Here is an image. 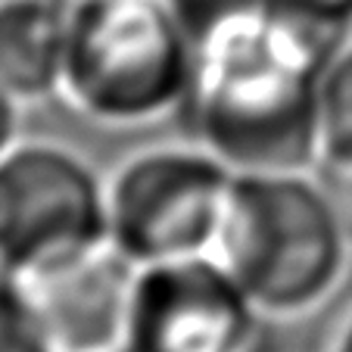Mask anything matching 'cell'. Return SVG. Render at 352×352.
Returning <instances> with one entry per match:
<instances>
[{
	"mask_svg": "<svg viewBox=\"0 0 352 352\" xmlns=\"http://www.w3.org/2000/svg\"><path fill=\"white\" fill-rule=\"evenodd\" d=\"M190 44L178 113L234 172H306L321 162L318 94L349 28L287 0H172Z\"/></svg>",
	"mask_w": 352,
	"mask_h": 352,
	"instance_id": "obj_1",
	"label": "cell"
},
{
	"mask_svg": "<svg viewBox=\"0 0 352 352\" xmlns=\"http://www.w3.org/2000/svg\"><path fill=\"white\" fill-rule=\"evenodd\" d=\"M346 231L318 178L237 172L212 256L268 315H296L333 290Z\"/></svg>",
	"mask_w": 352,
	"mask_h": 352,
	"instance_id": "obj_2",
	"label": "cell"
},
{
	"mask_svg": "<svg viewBox=\"0 0 352 352\" xmlns=\"http://www.w3.org/2000/svg\"><path fill=\"white\" fill-rule=\"evenodd\" d=\"M190 44L172 0H75L60 91L78 113L138 125L181 107Z\"/></svg>",
	"mask_w": 352,
	"mask_h": 352,
	"instance_id": "obj_3",
	"label": "cell"
},
{
	"mask_svg": "<svg viewBox=\"0 0 352 352\" xmlns=\"http://www.w3.org/2000/svg\"><path fill=\"white\" fill-rule=\"evenodd\" d=\"M234 168L209 150H153L107 187L109 240L140 268L215 250Z\"/></svg>",
	"mask_w": 352,
	"mask_h": 352,
	"instance_id": "obj_4",
	"label": "cell"
},
{
	"mask_svg": "<svg viewBox=\"0 0 352 352\" xmlns=\"http://www.w3.org/2000/svg\"><path fill=\"white\" fill-rule=\"evenodd\" d=\"M109 240L107 187L56 144H13L0 156V272L16 278Z\"/></svg>",
	"mask_w": 352,
	"mask_h": 352,
	"instance_id": "obj_5",
	"label": "cell"
},
{
	"mask_svg": "<svg viewBox=\"0 0 352 352\" xmlns=\"http://www.w3.org/2000/svg\"><path fill=\"white\" fill-rule=\"evenodd\" d=\"M125 352H274V331L206 253L140 268Z\"/></svg>",
	"mask_w": 352,
	"mask_h": 352,
	"instance_id": "obj_6",
	"label": "cell"
},
{
	"mask_svg": "<svg viewBox=\"0 0 352 352\" xmlns=\"http://www.w3.org/2000/svg\"><path fill=\"white\" fill-rule=\"evenodd\" d=\"M140 265L113 240L19 278L56 352H125Z\"/></svg>",
	"mask_w": 352,
	"mask_h": 352,
	"instance_id": "obj_7",
	"label": "cell"
},
{
	"mask_svg": "<svg viewBox=\"0 0 352 352\" xmlns=\"http://www.w3.org/2000/svg\"><path fill=\"white\" fill-rule=\"evenodd\" d=\"M69 10L63 0H0V85L16 100L60 91Z\"/></svg>",
	"mask_w": 352,
	"mask_h": 352,
	"instance_id": "obj_8",
	"label": "cell"
},
{
	"mask_svg": "<svg viewBox=\"0 0 352 352\" xmlns=\"http://www.w3.org/2000/svg\"><path fill=\"white\" fill-rule=\"evenodd\" d=\"M321 160H352V44L331 60L318 94Z\"/></svg>",
	"mask_w": 352,
	"mask_h": 352,
	"instance_id": "obj_9",
	"label": "cell"
},
{
	"mask_svg": "<svg viewBox=\"0 0 352 352\" xmlns=\"http://www.w3.org/2000/svg\"><path fill=\"white\" fill-rule=\"evenodd\" d=\"M0 352H56L16 274L0 272Z\"/></svg>",
	"mask_w": 352,
	"mask_h": 352,
	"instance_id": "obj_10",
	"label": "cell"
},
{
	"mask_svg": "<svg viewBox=\"0 0 352 352\" xmlns=\"http://www.w3.org/2000/svg\"><path fill=\"white\" fill-rule=\"evenodd\" d=\"M318 181L352 237V160H321Z\"/></svg>",
	"mask_w": 352,
	"mask_h": 352,
	"instance_id": "obj_11",
	"label": "cell"
},
{
	"mask_svg": "<svg viewBox=\"0 0 352 352\" xmlns=\"http://www.w3.org/2000/svg\"><path fill=\"white\" fill-rule=\"evenodd\" d=\"M293 10L312 16L327 25L349 28L352 25V0H287Z\"/></svg>",
	"mask_w": 352,
	"mask_h": 352,
	"instance_id": "obj_12",
	"label": "cell"
},
{
	"mask_svg": "<svg viewBox=\"0 0 352 352\" xmlns=\"http://www.w3.org/2000/svg\"><path fill=\"white\" fill-rule=\"evenodd\" d=\"M16 97L0 85V156L16 144Z\"/></svg>",
	"mask_w": 352,
	"mask_h": 352,
	"instance_id": "obj_13",
	"label": "cell"
},
{
	"mask_svg": "<svg viewBox=\"0 0 352 352\" xmlns=\"http://www.w3.org/2000/svg\"><path fill=\"white\" fill-rule=\"evenodd\" d=\"M333 352H352V318L346 321V327L340 331V337H337V346H333Z\"/></svg>",
	"mask_w": 352,
	"mask_h": 352,
	"instance_id": "obj_14",
	"label": "cell"
}]
</instances>
